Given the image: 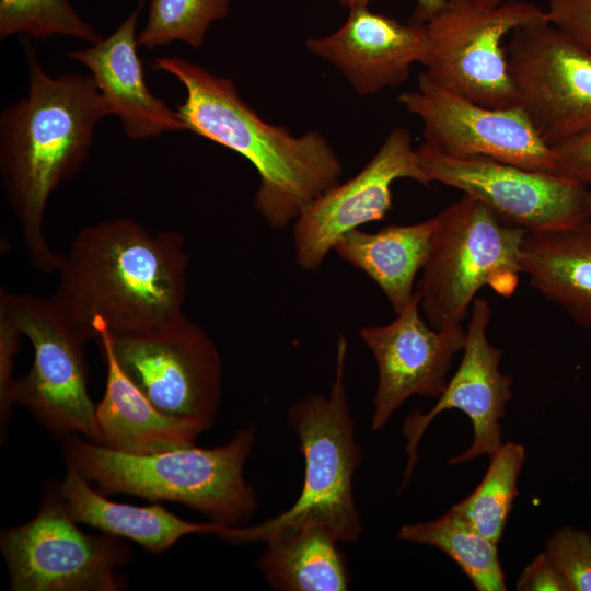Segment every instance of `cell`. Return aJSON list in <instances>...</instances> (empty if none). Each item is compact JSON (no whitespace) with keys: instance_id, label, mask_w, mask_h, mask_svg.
<instances>
[{"instance_id":"33","label":"cell","mask_w":591,"mask_h":591,"mask_svg":"<svg viewBox=\"0 0 591 591\" xmlns=\"http://www.w3.org/2000/svg\"><path fill=\"white\" fill-rule=\"evenodd\" d=\"M373 0H339L345 8L369 7ZM447 0H416V8L412 14V24H425L429 19L437 14L444 5Z\"/></svg>"},{"instance_id":"31","label":"cell","mask_w":591,"mask_h":591,"mask_svg":"<svg viewBox=\"0 0 591 591\" xmlns=\"http://www.w3.org/2000/svg\"><path fill=\"white\" fill-rule=\"evenodd\" d=\"M557 157V173L591 185V130L554 148Z\"/></svg>"},{"instance_id":"30","label":"cell","mask_w":591,"mask_h":591,"mask_svg":"<svg viewBox=\"0 0 591 591\" xmlns=\"http://www.w3.org/2000/svg\"><path fill=\"white\" fill-rule=\"evenodd\" d=\"M549 22L591 53V0H549Z\"/></svg>"},{"instance_id":"19","label":"cell","mask_w":591,"mask_h":591,"mask_svg":"<svg viewBox=\"0 0 591 591\" xmlns=\"http://www.w3.org/2000/svg\"><path fill=\"white\" fill-rule=\"evenodd\" d=\"M97 341L107 375L104 395L95 409L96 443L135 455L194 444L201 431L157 408L120 368L107 335L101 333Z\"/></svg>"},{"instance_id":"1","label":"cell","mask_w":591,"mask_h":591,"mask_svg":"<svg viewBox=\"0 0 591 591\" xmlns=\"http://www.w3.org/2000/svg\"><path fill=\"white\" fill-rule=\"evenodd\" d=\"M188 265L179 232L101 221L80 229L62 254L50 300L84 341L155 329L185 315Z\"/></svg>"},{"instance_id":"14","label":"cell","mask_w":591,"mask_h":591,"mask_svg":"<svg viewBox=\"0 0 591 591\" xmlns=\"http://www.w3.org/2000/svg\"><path fill=\"white\" fill-rule=\"evenodd\" d=\"M399 178L429 185L412 135L402 127L389 134L357 175L323 193L296 219L292 236L300 268L315 271L343 235L382 220L392 208V184Z\"/></svg>"},{"instance_id":"6","label":"cell","mask_w":591,"mask_h":591,"mask_svg":"<svg viewBox=\"0 0 591 591\" xmlns=\"http://www.w3.org/2000/svg\"><path fill=\"white\" fill-rule=\"evenodd\" d=\"M434 217L418 293L426 321L441 329L460 325L486 286L501 297L514 293L528 231L502 222L464 194Z\"/></svg>"},{"instance_id":"32","label":"cell","mask_w":591,"mask_h":591,"mask_svg":"<svg viewBox=\"0 0 591 591\" xmlns=\"http://www.w3.org/2000/svg\"><path fill=\"white\" fill-rule=\"evenodd\" d=\"M517 589L522 591H569V588L545 553L538 554L522 571Z\"/></svg>"},{"instance_id":"4","label":"cell","mask_w":591,"mask_h":591,"mask_svg":"<svg viewBox=\"0 0 591 591\" xmlns=\"http://www.w3.org/2000/svg\"><path fill=\"white\" fill-rule=\"evenodd\" d=\"M255 437L256 428L250 426L215 448L192 444L135 455L72 436L66 440L62 455L67 467L95 483L104 495L179 502L210 521L243 526L257 508L256 491L244 477Z\"/></svg>"},{"instance_id":"29","label":"cell","mask_w":591,"mask_h":591,"mask_svg":"<svg viewBox=\"0 0 591 591\" xmlns=\"http://www.w3.org/2000/svg\"><path fill=\"white\" fill-rule=\"evenodd\" d=\"M21 336L22 334L13 323L4 314L0 313V419L2 440L5 438L11 407L14 404V358L19 350Z\"/></svg>"},{"instance_id":"12","label":"cell","mask_w":591,"mask_h":591,"mask_svg":"<svg viewBox=\"0 0 591 591\" xmlns=\"http://www.w3.org/2000/svg\"><path fill=\"white\" fill-rule=\"evenodd\" d=\"M420 118L425 143L452 158L485 157L523 169L557 173L553 148L546 144L521 106H484L430 79L398 96Z\"/></svg>"},{"instance_id":"20","label":"cell","mask_w":591,"mask_h":591,"mask_svg":"<svg viewBox=\"0 0 591 591\" xmlns=\"http://www.w3.org/2000/svg\"><path fill=\"white\" fill-rule=\"evenodd\" d=\"M522 273L575 324L591 329V217L570 225L528 231Z\"/></svg>"},{"instance_id":"35","label":"cell","mask_w":591,"mask_h":591,"mask_svg":"<svg viewBox=\"0 0 591 591\" xmlns=\"http://www.w3.org/2000/svg\"><path fill=\"white\" fill-rule=\"evenodd\" d=\"M139 2V4L141 5L146 0H136Z\"/></svg>"},{"instance_id":"23","label":"cell","mask_w":591,"mask_h":591,"mask_svg":"<svg viewBox=\"0 0 591 591\" xmlns=\"http://www.w3.org/2000/svg\"><path fill=\"white\" fill-rule=\"evenodd\" d=\"M256 567L275 590L344 591L349 589L348 561L338 540L325 528L306 523L265 542Z\"/></svg>"},{"instance_id":"8","label":"cell","mask_w":591,"mask_h":591,"mask_svg":"<svg viewBox=\"0 0 591 591\" xmlns=\"http://www.w3.org/2000/svg\"><path fill=\"white\" fill-rule=\"evenodd\" d=\"M107 335L124 372L161 412L201 432L220 404L223 366L207 332L186 315L147 332Z\"/></svg>"},{"instance_id":"15","label":"cell","mask_w":591,"mask_h":591,"mask_svg":"<svg viewBox=\"0 0 591 591\" xmlns=\"http://www.w3.org/2000/svg\"><path fill=\"white\" fill-rule=\"evenodd\" d=\"M490 318L489 302L475 298L465 329L463 357L456 372L428 413L416 410L406 418L402 431L406 439L407 464L402 489L409 483L417 464L418 445L425 431L444 410L454 408L465 413L474 432L471 445L449 460V464L466 463L485 454L489 456L501 445L500 419L512 396V379L500 370L503 351L487 338Z\"/></svg>"},{"instance_id":"5","label":"cell","mask_w":591,"mask_h":591,"mask_svg":"<svg viewBox=\"0 0 591 591\" xmlns=\"http://www.w3.org/2000/svg\"><path fill=\"white\" fill-rule=\"evenodd\" d=\"M347 350L348 341L339 335L328 394H309L287 410V421L299 439L304 460L303 486L296 502L259 524L225 525L218 536L239 544L266 542L306 523L325 528L340 544L354 543L362 535L354 496L361 449L345 383Z\"/></svg>"},{"instance_id":"34","label":"cell","mask_w":591,"mask_h":591,"mask_svg":"<svg viewBox=\"0 0 591 591\" xmlns=\"http://www.w3.org/2000/svg\"><path fill=\"white\" fill-rule=\"evenodd\" d=\"M587 211L591 216V188H589L587 196Z\"/></svg>"},{"instance_id":"26","label":"cell","mask_w":591,"mask_h":591,"mask_svg":"<svg viewBox=\"0 0 591 591\" xmlns=\"http://www.w3.org/2000/svg\"><path fill=\"white\" fill-rule=\"evenodd\" d=\"M230 0H150L138 46L152 50L173 42L201 47L209 26L229 13Z\"/></svg>"},{"instance_id":"21","label":"cell","mask_w":591,"mask_h":591,"mask_svg":"<svg viewBox=\"0 0 591 591\" xmlns=\"http://www.w3.org/2000/svg\"><path fill=\"white\" fill-rule=\"evenodd\" d=\"M71 518L103 533L136 542L151 553H162L179 538L193 533L217 535L224 526L215 521L190 522L160 505L135 506L115 502L92 488L76 470L67 467L56 488Z\"/></svg>"},{"instance_id":"13","label":"cell","mask_w":591,"mask_h":591,"mask_svg":"<svg viewBox=\"0 0 591 591\" xmlns=\"http://www.w3.org/2000/svg\"><path fill=\"white\" fill-rule=\"evenodd\" d=\"M417 151L429 184L438 182L461 190L509 225L537 231L591 217L587 211L589 187L558 173L485 157L452 158L425 142Z\"/></svg>"},{"instance_id":"27","label":"cell","mask_w":591,"mask_h":591,"mask_svg":"<svg viewBox=\"0 0 591 591\" xmlns=\"http://www.w3.org/2000/svg\"><path fill=\"white\" fill-rule=\"evenodd\" d=\"M15 34L35 39L70 36L92 45L103 38L70 0H0V38Z\"/></svg>"},{"instance_id":"28","label":"cell","mask_w":591,"mask_h":591,"mask_svg":"<svg viewBox=\"0 0 591 591\" xmlns=\"http://www.w3.org/2000/svg\"><path fill=\"white\" fill-rule=\"evenodd\" d=\"M545 554L565 579L569 591H591V535L564 526L549 536Z\"/></svg>"},{"instance_id":"3","label":"cell","mask_w":591,"mask_h":591,"mask_svg":"<svg viewBox=\"0 0 591 591\" xmlns=\"http://www.w3.org/2000/svg\"><path fill=\"white\" fill-rule=\"evenodd\" d=\"M152 69L175 77L186 90L177 113L185 129L248 160L259 186L254 205L268 227H289L314 199L339 183L343 165L318 131L292 136L263 120L232 80L176 56L157 57Z\"/></svg>"},{"instance_id":"17","label":"cell","mask_w":591,"mask_h":591,"mask_svg":"<svg viewBox=\"0 0 591 591\" xmlns=\"http://www.w3.org/2000/svg\"><path fill=\"white\" fill-rule=\"evenodd\" d=\"M306 47L338 68L366 96L403 84L413 65L424 63L428 38L424 24H403L369 7H356L336 32L309 38Z\"/></svg>"},{"instance_id":"22","label":"cell","mask_w":591,"mask_h":591,"mask_svg":"<svg viewBox=\"0 0 591 591\" xmlns=\"http://www.w3.org/2000/svg\"><path fill=\"white\" fill-rule=\"evenodd\" d=\"M434 228L436 217L376 232L356 229L343 235L333 251L370 277L397 314L415 293L414 281L427 260Z\"/></svg>"},{"instance_id":"7","label":"cell","mask_w":591,"mask_h":591,"mask_svg":"<svg viewBox=\"0 0 591 591\" xmlns=\"http://www.w3.org/2000/svg\"><path fill=\"white\" fill-rule=\"evenodd\" d=\"M546 20L547 11L523 0H447L424 24L425 73L484 106H515L503 39L520 26Z\"/></svg>"},{"instance_id":"10","label":"cell","mask_w":591,"mask_h":591,"mask_svg":"<svg viewBox=\"0 0 591 591\" xmlns=\"http://www.w3.org/2000/svg\"><path fill=\"white\" fill-rule=\"evenodd\" d=\"M57 490L47 491L36 515L1 531L0 549L13 591H117V569L130 559L120 537L82 532Z\"/></svg>"},{"instance_id":"18","label":"cell","mask_w":591,"mask_h":591,"mask_svg":"<svg viewBox=\"0 0 591 591\" xmlns=\"http://www.w3.org/2000/svg\"><path fill=\"white\" fill-rule=\"evenodd\" d=\"M140 8L134 10L106 38L68 57L85 66L111 115L121 121L125 134L135 140L184 130L177 111L170 108L148 88L137 47Z\"/></svg>"},{"instance_id":"16","label":"cell","mask_w":591,"mask_h":591,"mask_svg":"<svg viewBox=\"0 0 591 591\" xmlns=\"http://www.w3.org/2000/svg\"><path fill=\"white\" fill-rule=\"evenodd\" d=\"M419 310L420 297L415 291L393 321L359 329L378 367L373 431L383 429L410 396L439 397L448 384L454 355L464 348L466 331L461 324L436 329Z\"/></svg>"},{"instance_id":"11","label":"cell","mask_w":591,"mask_h":591,"mask_svg":"<svg viewBox=\"0 0 591 591\" xmlns=\"http://www.w3.org/2000/svg\"><path fill=\"white\" fill-rule=\"evenodd\" d=\"M506 51L518 105L546 144L591 130V53L548 20L515 28Z\"/></svg>"},{"instance_id":"2","label":"cell","mask_w":591,"mask_h":591,"mask_svg":"<svg viewBox=\"0 0 591 591\" xmlns=\"http://www.w3.org/2000/svg\"><path fill=\"white\" fill-rule=\"evenodd\" d=\"M27 95L0 116V173L32 265L56 271L62 254L47 243L43 221L53 192L84 164L96 125L111 115L91 74L57 78L40 67L26 42Z\"/></svg>"},{"instance_id":"9","label":"cell","mask_w":591,"mask_h":591,"mask_svg":"<svg viewBox=\"0 0 591 591\" xmlns=\"http://www.w3.org/2000/svg\"><path fill=\"white\" fill-rule=\"evenodd\" d=\"M0 313L28 338L34 350L30 371L15 380L14 403L25 406L53 432H77L96 443V405L86 387V341L50 299L2 291Z\"/></svg>"},{"instance_id":"25","label":"cell","mask_w":591,"mask_h":591,"mask_svg":"<svg viewBox=\"0 0 591 591\" xmlns=\"http://www.w3.org/2000/svg\"><path fill=\"white\" fill-rule=\"evenodd\" d=\"M524 461L523 445L501 444L489 455V466L478 486L451 509L498 544L518 494L517 483Z\"/></svg>"},{"instance_id":"24","label":"cell","mask_w":591,"mask_h":591,"mask_svg":"<svg viewBox=\"0 0 591 591\" xmlns=\"http://www.w3.org/2000/svg\"><path fill=\"white\" fill-rule=\"evenodd\" d=\"M397 537L440 549L459 565L478 591L507 590L497 543L453 509L432 521L403 525Z\"/></svg>"}]
</instances>
